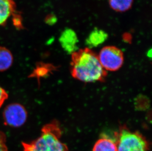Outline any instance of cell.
<instances>
[{
  "label": "cell",
  "mask_w": 152,
  "mask_h": 151,
  "mask_svg": "<svg viewBox=\"0 0 152 151\" xmlns=\"http://www.w3.org/2000/svg\"><path fill=\"white\" fill-rule=\"evenodd\" d=\"M59 40L62 48L67 53L72 54L77 51V36L72 29H66L62 33Z\"/></svg>",
  "instance_id": "52a82bcc"
},
{
  "label": "cell",
  "mask_w": 152,
  "mask_h": 151,
  "mask_svg": "<svg viewBox=\"0 0 152 151\" xmlns=\"http://www.w3.org/2000/svg\"><path fill=\"white\" fill-rule=\"evenodd\" d=\"M51 67L50 65L42 63L37 66V68L34 71L33 73L31 75V76L37 78L43 77L47 75L48 73L51 71Z\"/></svg>",
  "instance_id": "7c38bea8"
},
{
  "label": "cell",
  "mask_w": 152,
  "mask_h": 151,
  "mask_svg": "<svg viewBox=\"0 0 152 151\" xmlns=\"http://www.w3.org/2000/svg\"><path fill=\"white\" fill-rule=\"evenodd\" d=\"M116 138L117 151H149V143L145 137L126 127L121 128Z\"/></svg>",
  "instance_id": "3957f363"
},
{
  "label": "cell",
  "mask_w": 152,
  "mask_h": 151,
  "mask_svg": "<svg viewBox=\"0 0 152 151\" xmlns=\"http://www.w3.org/2000/svg\"><path fill=\"white\" fill-rule=\"evenodd\" d=\"M3 118L6 125L12 127H20L26 122L27 112L24 107L20 104H12L4 109Z\"/></svg>",
  "instance_id": "5b68a950"
},
{
  "label": "cell",
  "mask_w": 152,
  "mask_h": 151,
  "mask_svg": "<svg viewBox=\"0 0 152 151\" xmlns=\"http://www.w3.org/2000/svg\"><path fill=\"white\" fill-rule=\"evenodd\" d=\"M13 56L10 50L0 46V72L7 70L13 62Z\"/></svg>",
  "instance_id": "30bf717a"
},
{
  "label": "cell",
  "mask_w": 152,
  "mask_h": 151,
  "mask_svg": "<svg viewBox=\"0 0 152 151\" xmlns=\"http://www.w3.org/2000/svg\"><path fill=\"white\" fill-rule=\"evenodd\" d=\"M70 66L72 76L84 83L102 81L107 75L98 56L90 49H83L72 53Z\"/></svg>",
  "instance_id": "6da1fadb"
},
{
  "label": "cell",
  "mask_w": 152,
  "mask_h": 151,
  "mask_svg": "<svg viewBox=\"0 0 152 151\" xmlns=\"http://www.w3.org/2000/svg\"><path fill=\"white\" fill-rule=\"evenodd\" d=\"M107 38V33L105 31L99 29H95L86 39V44L90 48L98 47L104 43Z\"/></svg>",
  "instance_id": "ba28073f"
},
{
  "label": "cell",
  "mask_w": 152,
  "mask_h": 151,
  "mask_svg": "<svg viewBox=\"0 0 152 151\" xmlns=\"http://www.w3.org/2000/svg\"><path fill=\"white\" fill-rule=\"evenodd\" d=\"M0 151H7L6 136L1 131H0Z\"/></svg>",
  "instance_id": "4fadbf2b"
},
{
  "label": "cell",
  "mask_w": 152,
  "mask_h": 151,
  "mask_svg": "<svg viewBox=\"0 0 152 151\" xmlns=\"http://www.w3.org/2000/svg\"><path fill=\"white\" fill-rule=\"evenodd\" d=\"M11 17H13L15 24L17 22L18 27L21 26V23L16 20H20V17L17 15L14 0H0V27L6 25Z\"/></svg>",
  "instance_id": "8992f818"
},
{
  "label": "cell",
  "mask_w": 152,
  "mask_h": 151,
  "mask_svg": "<svg viewBox=\"0 0 152 151\" xmlns=\"http://www.w3.org/2000/svg\"><path fill=\"white\" fill-rule=\"evenodd\" d=\"M62 131L57 122H53L42 128V134L31 142H22L24 151H67L61 139Z\"/></svg>",
  "instance_id": "7a4b0ae2"
},
{
  "label": "cell",
  "mask_w": 152,
  "mask_h": 151,
  "mask_svg": "<svg viewBox=\"0 0 152 151\" xmlns=\"http://www.w3.org/2000/svg\"><path fill=\"white\" fill-rule=\"evenodd\" d=\"M8 97V95L6 91L0 86V107L2 106L6 99Z\"/></svg>",
  "instance_id": "5bb4252c"
},
{
  "label": "cell",
  "mask_w": 152,
  "mask_h": 151,
  "mask_svg": "<svg viewBox=\"0 0 152 151\" xmlns=\"http://www.w3.org/2000/svg\"><path fill=\"white\" fill-rule=\"evenodd\" d=\"M109 6L115 12H124L131 9L134 0H108Z\"/></svg>",
  "instance_id": "8fae6325"
},
{
  "label": "cell",
  "mask_w": 152,
  "mask_h": 151,
  "mask_svg": "<svg viewBox=\"0 0 152 151\" xmlns=\"http://www.w3.org/2000/svg\"><path fill=\"white\" fill-rule=\"evenodd\" d=\"M93 151H117L116 140L106 136L102 137L95 143Z\"/></svg>",
  "instance_id": "9c48e42d"
},
{
  "label": "cell",
  "mask_w": 152,
  "mask_h": 151,
  "mask_svg": "<svg viewBox=\"0 0 152 151\" xmlns=\"http://www.w3.org/2000/svg\"><path fill=\"white\" fill-rule=\"evenodd\" d=\"M98 56L102 67L106 71H116L119 70L124 61L122 51L112 46L103 47Z\"/></svg>",
  "instance_id": "277c9868"
}]
</instances>
